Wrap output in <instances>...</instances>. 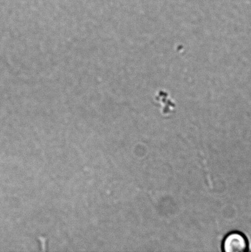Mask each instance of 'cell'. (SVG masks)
Wrapping results in <instances>:
<instances>
[{
	"instance_id": "6da1fadb",
	"label": "cell",
	"mask_w": 251,
	"mask_h": 252,
	"mask_svg": "<svg viewBox=\"0 0 251 252\" xmlns=\"http://www.w3.org/2000/svg\"><path fill=\"white\" fill-rule=\"evenodd\" d=\"M222 249L225 252H248L250 251V242L245 234L239 231H233L223 239Z\"/></svg>"
}]
</instances>
